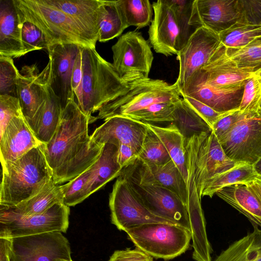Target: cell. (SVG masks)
I'll return each mask as SVG.
<instances>
[{"mask_svg": "<svg viewBox=\"0 0 261 261\" xmlns=\"http://www.w3.org/2000/svg\"><path fill=\"white\" fill-rule=\"evenodd\" d=\"M255 72L239 68L229 57L227 48L221 43L208 62L195 72L190 79L201 81L216 89L232 90L244 86L247 80Z\"/></svg>", "mask_w": 261, "mask_h": 261, "instance_id": "5bb4252c", "label": "cell"}, {"mask_svg": "<svg viewBox=\"0 0 261 261\" xmlns=\"http://www.w3.org/2000/svg\"><path fill=\"white\" fill-rule=\"evenodd\" d=\"M186 101L212 128L223 113H219L206 105L187 95H182Z\"/></svg>", "mask_w": 261, "mask_h": 261, "instance_id": "c3c4849f", "label": "cell"}, {"mask_svg": "<svg viewBox=\"0 0 261 261\" xmlns=\"http://www.w3.org/2000/svg\"><path fill=\"white\" fill-rule=\"evenodd\" d=\"M62 185L55 183L53 178L37 194L15 206L4 207L14 213L23 216L42 214L56 204L63 202Z\"/></svg>", "mask_w": 261, "mask_h": 261, "instance_id": "83f0119b", "label": "cell"}, {"mask_svg": "<svg viewBox=\"0 0 261 261\" xmlns=\"http://www.w3.org/2000/svg\"><path fill=\"white\" fill-rule=\"evenodd\" d=\"M176 102L156 103L126 117L154 125L163 123H169L173 120L172 112Z\"/></svg>", "mask_w": 261, "mask_h": 261, "instance_id": "60d3db41", "label": "cell"}, {"mask_svg": "<svg viewBox=\"0 0 261 261\" xmlns=\"http://www.w3.org/2000/svg\"><path fill=\"white\" fill-rule=\"evenodd\" d=\"M219 34L202 27L191 35L177 54L179 74L175 83L180 90L193 73L204 66L221 45Z\"/></svg>", "mask_w": 261, "mask_h": 261, "instance_id": "9a60e30c", "label": "cell"}, {"mask_svg": "<svg viewBox=\"0 0 261 261\" xmlns=\"http://www.w3.org/2000/svg\"><path fill=\"white\" fill-rule=\"evenodd\" d=\"M243 114L238 109L221 114L212 127V131L218 141L232 129Z\"/></svg>", "mask_w": 261, "mask_h": 261, "instance_id": "7dc6e473", "label": "cell"}, {"mask_svg": "<svg viewBox=\"0 0 261 261\" xmlns=\"http://www.w3.org/2000/svg\"><path fill=\"white\" fill-rule=\"evenodd\" d=\"M41 144L33 133L23 115L14 117L0 135L2 166L17 160Z\"/></svg>", "mask_w": 261, "mask_h": 261, "instance_id": "7402d4cb", "label": "cell"}, {"mask_svg": "<svg viewBox=\"0 0 261 261\" xmlns=\"http://www.w3.org/2000/svg\"><path fill=\"white\" fill-rule=\"evenodd\" d=\"M124 94L107 103L98 111L97 119L104 120L116 116L127 117L161 102H175L181 98L175 82L169 84L158 79L140 80L130 83Z\"/></svg>", "mask_w": 261, "mask_h": 261, "instance_id": "8992f818", "label": "cell"}, {"mask_svg": "<svg viewBox=\"0 0 261 261\" xmlns=\"http://www.w3.org/2000/svg\"><path fill=\"white\" fill-rule=\"evenodd\" d=\"M219 142L230 160L253 165L261 156V115L258 112L244 113Z\"/></svg>", "mask_w": 261, "mask_h": 261, "instance_id": "8fae6325", "label": "cell"}, {"mask_svg": "<svg viewBox=\"0 0 261 261\" xmlns=\"http://www.w3.org/2000/svg\"><path fill=\"white\" fill-rule=\"evenodd\" d=\"M235 241L212 261H261V228Z\"/></svg>", "mask_w": 261, "mask_h": 261, "instance_id": "f546056e", "label": "cell"}, {"mask_svg": "<svg viewBox=\"0 0 261 261\" xmlns=\"http://www.w3.org/2000/svg\"><path fill=\"white\" fill-rule=\"evenodd\" d=\"M69 207L59 202L45 212L23 216L0 206V238L12 239L40 233L66 232L69 226Z\"/></svg>", "mask_w": 261, "mask_h": 261, "instance_id": "ba28073f", "label": "cell"}, {"mask_svg": "<svg viewBox=\"0 0 261 261\" xmlns=\"http://www.w3.org/2000/svg\"><path fill=\"white\" fill-rule=\"evenodd\" d=\"M258 112L261 115V103H260V105L259 106V110H258Z\"/></svg>", "mask_w": 261, "mask_h": 261, "instance_id": "6f0895ef", "label": "cell"}, {"mask_svg": "<svg viewBox=\"0 0 261 261\" xmlns=\"http://www.w3.org/2000/svg\"><path fill=\"white\" fill-rule=\"evenodd\" d=\"M12 261L71 260L67 239L53 231L11 239Z\"/></svg>", "mask_w": 261, "mask_h": 261, "instance_id": "4fadbf2b", "label": "cell"}, {"mask_svg": "<svg viewBox=\"0 0 261 261\" xmlns=\"http://www.w3.org/2000/svg\"><path fill=\"white\" fill-rule=\"evenodd\" d=\"M81 46L73 43L55 44L47 50L50 62L49 85L63 109L70 101L75 99L71 77L75 60Z\"/></svg>", "mask_w": 261, "mask_h": 261, "instance_id": "e0dca14e", "label": "cell"}, {"mask_svg": "<svg viewBox=\"0 0 261 261\" xmlns=\"http://www.w3.org/2000/svg\"><path fill=\"white\" fill-rule=\"evenodd\" d=\"M261 103V70L247 80L239 110L242 113L258 112Z\"/></svg>", "mask_w": 261, "mask_h": 261, "instance_id": "b9f144b4", "label": "cell"}, {"mask_svg": "<svg viewBox=\"0 0 261 261\" xmlns=\"http://www.w3.org/2000/svg\"><path fill=\"white\" fill-rule=\"evenodd\" d=\"M19 72L13 58L0 56V95L17 98V84Z\"/></svg>", "mask_w": 261, "mask_h": 261, "instance_id": "7bdbcfd3", "label": "cell"}, {"mask_svg": "<svg viewBox=\"0 0 261 261\" xmlns=\"http://www.w3.org/2000/svg\"><path fill=\"white\" fill-rule=\"evenodd\" d=\"M138 159L147 165H163L172 160L160 139L149 127Z\"/></svg>", "mask_w": 261, "mask_h": 261, "instance_id": "d590c367", "label": "cell"}, {"mask_svg": "<svg viewBox=\"0 0 261 261\" xmlns=\"http://www.w3.org/2000/svg\"><path fill=\"white\" fill-rule=\"evenodd\" d=\"M252 166L256 175L261 176V156Z\"/></svg>", "mask_w": 261, "mask_h": 261, "instance_id": "11a10c76", "label": "cell"}, {"mask_svg": "<svg viewBox=\"0 0 261 261\" xmlns=\"http://www.w3.org/2000/svg\"><path fill=\"white\" fill-rule=\"evenodd\" d=\"M22 21L35 25L44 34L49 47L55 44H76L95 47L98 39L72 18L45 0H14Z\"/></svg>", "mask_w": 261, "mask_h": 261, "instance_id": "5b68a950", "label": "cell"}, {"mask_svg": "<svg viewBox=\"0 0 261 261\" xmlns=\"http://www.w3.org/2000/svg\"><path fill=\"white\" fill-rule=\"evenodd\" d=\"M173 124L185 139L195 135L212 132L210 125L181 98L175 105L172 112Z\"/></svg>", "mask_w": 261, "mask_h": 261, "instance_id": "1f68e13d", "label": "cell"}, {"mask_svg": "<svg viewBox=\"0 0 261 261\" xmlns=\"http://www.w3.org/2000/svg\"><path fill=\"white\" fill-rule=\"evenodd\" d=\"M240 18L239 0H194L190 24L195 30L203 27L219 34Z\"/></svg>", "mask_w": 261, "mask_h": 261, "instance_id": "2e32d148", "label": "cell"}, {"mask_svg": "<svg viewBox=\"0 0 261 261\" xmlns=\"http://www.w3.org/2000/svg\"><path fill=\"white\" fill-rule=\"evenodd\" d=\"M105 10L98 27V40L108 41L120 36L128 27L125 23L117 6L116 1H105Z\"/></svg>", "mask_w": 261, "mask_h": 261, "instance_id": "e575fe53", "label": "cell"}, {"mask_svg": "<svg viewBox=\"0 0 261 261\" xmlns=\"http://www.w3.org/2000/svg\"><path fill=\"white\" fill-rule=\"evenodd\" d=\"M247 184L251 191L261 201V185L255 180Z\"/></svg>", "mask_w": 261, "mask_h": 261, "instance_id": "db71d44e", "label": "cell"}, {"mask_svg": "<svg viewBox=\"0 0 261 261\" xmlns=\"http://www.w3.org/2000/svg\"><path fill=\"white\" fill-rule=\"evenodd\" d=\"M21 40L25 54L38 50H47L49 44L43 33L32 23L24 21L21 28Z\"/></svg>", "mask_w": 261, "mask_h": 261, "instance_id": "ee69618b", "label": "cell"}, {"mask_svg": "<svg viewBox=\"0 0 261 261\" xmlns=\"http://www.w3.org/2000/svg\"><path fill=\"white\" fill-rule=\"evenodd\" d=\"M227 52L239 68L253 72L261 70V36L242 48H227Z\"/></svg>", "mask_w": 261, "mask_h": 261, "instance_id": "74e56055", "label": "cell"}, {"mask_svg": "<svg viewBox=\"0 0 261 261\" xmlns=\"http://www.w3.org/2000/svg\"><path fill=\"white\" fill-rule=\"evenodd\" d=\"M72 18L98 40L99 23L105 10L104 0H45Z\"/></svg>", "mask_w": 261, "mask_h": 261, "instance_id": "d4e9b609", "label": "cell"}, {"mask_svg": "<svg viewBox=\"0 0 261 261\" xmlns=\"http://www.w3.org/2000/svg\"><path fill=\"white\" fill-rule=\"evenodd\" d=\"M117 152L118 147L115 145L109 143L104 144L99 158L91 166V194L121 175L122 169L118 163Z\"/></svg>", "mask_w": 261, "mask_h": 261, "instance_id": "f1b7e54d", "label": "cell"}, {"mask_svg": "<svg viewBox=\"0 0 261 261\" xmlns=\"http://www.w3.org/2000/svg\"><path fill=\"white\" fill-rule=\"evenodd\" d=\"M254 180L261 185V176L257 175Z\"/></svg>", "mask_w": 261, "mask_h": 261, "instance_id": "9f6ffc18", "label": "cell"}, {"mask_svg": "<svg viewBox=\"0 0 261 261\" xmlns=\"http://www.w3.org/2000/svg\"><path fill=\"white\" fill-rule=\"evenodd\" d=\"M22 23L14 0H0V56L16 58L25 55Z\"/></svg>", "mask_w": 261, "mask_h": 261, "instance_id": "cb8c5ba5", "label": "cell"}, {"mask_svg": "<svg viewBox=\"0 0 261 261\" xmlns=\"http://www.w3.org/2000/svg\"><path fill=\"white\" fill-rule=\"evenodd\" d=\"M125 232L136 248L152 258L166 260L186 252L191 241L189 230L172 223L144 224Z\"/></svg>", "mask_w": 261, "mask_h": 261, "instance_id": "52a82bcc", "label": "cell"}, {"mask_svg": "<svg viewBox=\"0 0 261 261\" xmlns=\"http://www.w3.org/2000/svg\"><path fill=\"white\" fill-rule=\"evenodd\" d=\"M0 206H15L39 193L53 178L41 145L2 166Z\"/></svg>", "mask_w": 261, "mask_h": 261, "instance_id": "3957f363", "label": "cell"}, {"mask_svg": "<svg viewBox=\"0 0 261 261\" xmlns=\"http://www.w3.org/2000/svg\"><path fill=\"white\" fill-rule=\"evenodd\" d=\"M185 147L188 173L187 206L201 204L206 180L238 164L226 155L213 131L185 139Z\"/></svg>", "mask_w": 261, "mask_h": 261, "instance_id": "277c9868", "label": "cell"}, {"mask_svg": "<svg viewBox=\"0 0 261 261\" xmlns=\"http://www.w3.org/2000/svg\"><path fill=\"white\" fill-rule=\"evenodd\" d=\"M88 118L75 99L63 109L51 139L41 146L57 184L69 181L89 168L99 158L104 145L91 140Z\"/></svg>", "mask_w": 261, "mask_h": 261, "instance_id": "6da1fadb", "label": "cell"}, {"mask_svg": "<svg viewBox=\"0 0 261 261\" xmlns=\"http://www.w3.org/2000/svg\"><path fill=\"white\" fill-rule=\"evenodd\" d=\"M215 194L245 216L253 226L261 228V201L247 184L226 187Z\"/></svg>", "mask_w": 261, "mask_h": 261, "instance_id": "4316f807", "label": "cell"}, {"mask_svg": "<svg viewBox=\"0 0 261 261\" xmlns=\"http://www.w3.org/2000/svg\"><path fill=\"white\" fill-rule=\"evenodd\" d=\"M112 50V66L123 82L130 83L149 78L153 55L140 32L129 31L121 35Z\"/></svg>", "mask_w": 261, "mask_h": 261, "instance_id": "9c48e42d", "label": "cell"}, {"mask_svg": "<svg viewBox=\"0 0 261 261\" xmlns=\"http://www.w3.org/2000/svg\"><path fill=\"white\" fill-rule=\"evenodd\" d=\"M0 261H12L11 239L0 238Z\"/></svg>", "mask_w": 261, "mask_h": 261, "instance_id": "f5cc1de1", "label": "cell"}, {"mask_svg": "<svg viewBox=\"0 0 261 261\" xmlns=\"http://www.w3.org/2000/svg\"><path fill=\"white\" fill-rule=\"evenodd\" d=\"M58 261H72V260H58Z\"/></svg>", "mask_w": 261, "mask_h": 261, "instance_id": "680465c9", "label": "cell"}, {"mask_svg": "<svg viewBox=\"0 0 261 261\" xmlns=\"http://www.w3.org/2000/svg\"><path fill=\"white\" fill-rule=\"evenodd\" d=\"M50 63L40 72L36 64L22 67L18 74L17 91L23 115L31 120L47 95Z\"/></svg>", "mask_w": 261, "mask_h": 261, "instance_id": "ffe728a7", "label": "cell"}, {"mask_svg": "<svg viewBox=\"0 0 261 261\" xmlns=\"http://www.w3.org/2000/svg\"><path fill=\"white\" fill-rule=\"evenodd\" d=\"M154 16L148 31L150 44L156 53L166 56L180 50V32L174 12L167 0L152 4Z\"/></svg>", "mask_w": 261, "mask_h": 261, "instance_id": "ac0fdd59", "label": "cell"}, {"mask_svg": "<svg viewBox=\"0 0 261 261\" xmlns=\"http://www.w3.org/2000/svg\"><path fill=\"white\" fill-rule=\"evenodd\" d=\"M117 147V161L122 169L127 167L138 159L139 153L132 146L121 144Z\"/></svg>", "mask_w": 261, "mask_h": 261, "instance_id": "f907efd6", "label": "cell"}, {"mask_svg": "<svg viewBox=\"0 0 261 261\" xmlns=\"http://www.w3.org/2000/svg\"><path fill=\"white\" fill-rule=\"evenodd\" d=\"M256 176L252 165L238 164L207 180L204 185L202 196L211 198L224 187L238 184H248L254 180Z\"/></svg>", "mask_w": 261, "mask_h": 261, "instance_id": "d6a6232c", "label": "cell"}, {"mask_svg": "<svg viewBox=\"0 0 261 261\" xmlns=\"http://www.w3.org/2000/svg\"><path fill=\"white\" fill-rule=\"evenodd\" d=\"M82 46L75 60L71 77V86L74 96L81 87L83 77Z\"/></svg>", "mask_w": 261, "mask_h": 261, "instance_id": "816d5d0a", "label": "cell"}, {"mask_svg": "<svg viewBox=\"0 0 261 261\" xmlns=\"http://www.w3.org/2000/svg\"><path fill=\"white\" fill-rule=\"evenodd\" d=\"M104 121L91 135L93 141L99 145L107 143L117 146L126 144L133 147L139 154L148 128L147 123L120 116Z\"/></svg>", "mask_w": 261, "mask_h": 261, "instance_id": "d6986e66", "label": "cell"}, {"mask_svg": "<svg viewBox=\"0 0 261 261\" xmlns=\"http://www.w3.org/2000/svg\"><path fill=\"white\" fill-rule=\"evenodd\" d=\"M175 16L180 32V50L196 31L190 24L194 0H167Z\"/></svg>", "mask_w": 261, "mask_h": 261, "instance_id": "ab89813d", "label": "cell"}, {"mask_svg": "<svg viewBox=\"0 0 261 261\" xmlns=\"http://www.w3.org/2000/svg\"><path fill=\"white\" fill-rule=\"evenodd\" d=\"M63 109L59 98L50 86L48 75L46 98L33 118L27 122L41 143H47L51 139L60 123Z\"/></svg>", "mask_w": 261, "mask_h": 261, "instance_id": "484cf974", "label": "cell"}, {"mask_svg": "<svg viewBox=\"0 0 261 261\" xmlns=\"http://www.w3.org/2000/svg\"><path fill=\"white\" fill-rule=\"evenodd\" d=\"M219 35L226 48H241L261 36V25L235 24Z\"/></svg>", "mask_w": 261, "mask_h": 261, "instance_id": "f35d334b", "label": "cell"}, {"mask_svg": "<svg viewBox=\"0 0 261 261\" xmlns=\"http://www.w3.org/2000/svg\"><path fill=\"white\" fill-rule=\"evenodd\" d=\"M109 261H153L152 257L135 248L116 250L110 256Z\"/></svg>", "mask_w": 261, "mask_h": 261, "instance_id": "681fc988", "label": "cell"}, {"mask_svg": "<svg viewBox=\"0 0 261 261\" xmlns=\"http://www.w3.org/2000/svg\"><path fill=\"white\" fill-rule=\"evenodd\" d=\"M145 205L153 214L190 231L188 212L179 198L159 184L141 180L121 171Z\"/></svg>", "mask_w": 261, "mask_h": 261, "instance_id": "7c38bea8", "label": "cell"}, {"mask_svg": "<svg viewBox=\"0 0 261 261\" xmlns=\"http://www.w3.org/2000/svg\"><path fill=\"white\" fill-rule=\"evenodd\" d=\"M241 18L236 24L261 25V1L239 0Z\"/></svg>", "mask_w": 261, "mask_h": 261, "instance_id": "bcb514c9", "label": "cell"}, {"mask_svg": "<svg viewBox=\"0 0 261 261\" xmlns=\"http://www.w3.org/2000/svg\"><path fill=\"white\" fill-rule=\"evenodd\" d=\"M116 3L122 17L128 27L138 29L150 24L152 5L148 0H117Z\"/></svg>", "mask_w": 261, "mask_h": 261, "instance_id": "836d02e7", "label": "cell"}, {"mask_svg": "<svg viewBox=\"0 0 261 261\" xmlns=\"http://www.w3.org/2000/svg\"><path fill=\"white\" fill-rule=\"evenodd\" d=\"M109 207L112 223L125 232L144 224L173 223L150 211L130 182L122 176L118 177L113 185Z\"/></svg>", "mask_w": 261, "mask_h": 261, "instance_id": "30bf717a", "label": "cell"}, {"mask_svg": "<svg viewBox=\"0 0 261 261\" xmlns=\"http://www.w3.org/2000/svg\"><path fill=\"white\" fill-rule=\"evenodd\" d=\"M141 180L151 181L169 190L176 194L187 206V184L172 160L161 165H147L138 159L122 170Z\"/></svg>", "mask_w": 261, "mask_h": 261, "instance_id": "44dd1931", "label": "cell"}, {"mask_svg": "<svg viewBox=\"0 0 261 261\" xmlns=\"http://www.w3.org/2000/svg\"><path fill=\"white\" fill-rule=\"evenodd\" d=\"M244 86L236 89L221 90L203 82L189 79L180 90L181 96L187 95L209 106L215 111L224 113L239 109Z\"/></svg>", "mask_w": 261, "mask_h": 261, "instance_id": "603a6c76", "label": "cell"}, {"mask_svg": "<svg viewBox=\"0 0 261 261\" xmlns=\"http://www.w3.org/2000/svg\"><path fill=\"white\" fill-rule=\"evenodd\" d=\"M23 115L18 98L0 95V135L15 116Z\"/></svg>", "mask_w": 261, "mask_h": 261, "instance_id": "f6af8a7d", "label": "cell"}, {"mask_svg": "<svg viewBox=\"0 0 261 261\" xmlns=\"http://www.w3.org/2000/svg\"><path fill=\"white\" fill-rule=\"evenodd\" d=\"M82 83L75 98L91 123L96 119L92 114L125 93L129 84L121 80L112 63L102 58L95 47L82 46Z\"/></svg>", "mask_w": 261, "mask_h": 261, "instance_id": "7a4b0ae2", "label": "cell"}, {"mask_svg": "<svg viewBox=\"0 0 261 261\" xmlns=\"http://www.w3.org/2000/svg\"><path fill=\"white\" fill-rule=\"evenodd\" d=\"M147 124L165 146L171 160L179 170L187 186L188 173L184 137L177 127L171 123H169L165 127Z\"/></svg>", "mask_w": 261, "mask_h": 261, "instance_id": "4dcf8cb0", "label": "cell"}, {"mask_svg": "<svg viewBox=\"0 0 261 261\" xmlns=\"http://www.w3.org/2000/svg\"><path fill=\"white\" fill-rule=\"evenodd\" d=\"M91 167L75 178L63 185V202L68 206H74L91 195Z\"/></svg>", "mask_w": 261, "mask_h": 261, "instance_id": "8d00e7d4", "label": "cell"}]
</instances>
